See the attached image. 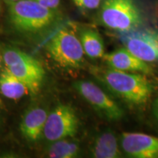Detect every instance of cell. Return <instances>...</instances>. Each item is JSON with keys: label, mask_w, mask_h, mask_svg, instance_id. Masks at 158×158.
Listing matches in <instances>:
<instances>
[{"label": "cell", "mask_w": 158, "mask_h": 158, "mask_svg": "<svg viewBox=\"0 0 158 158\" xmlns=\"http://www.w3.org/2000/svg\"><path fill=\"white\" fill-rule=\"evenodd\" d=\"M102 79L113 93L134 106L147 103L153 92L150 82L140 74L110 68L102 73Z\"/></svg>", "instance_id": "obj_1"}, {"label": "cell", "mask_w": 158, "mask_h": 158, "mask_svg": "<svg viewBox=\"0 0 158 158\" xmlns=\"http://www.w3.org/2000/svg\"><path fill=\"white\" fill-rule=\"evenodd\" d=\"M9 18L13 27L23 33L45 30L54 22V10L34 0H18L9 5Z\"/></svg>", "instance_id": "obj_2"}, {"label": "cell", "mask_w": 158, "mask_h": 158, "mask_svg": "<svg viewBox=\"0 0 158 158\" xmlns=\"http://www.w3.org/2000/svg\"><path fill=\"white\" fill-rule=\"evenodd\" d=\"M101 23L119 33L139 28L143 17L133 0H103L100 12Z\"/></svg>", "instance_id": "obj_3"}, {"label": "cell", "mask_w": 158, "mask_h": 158, "mask_svg": "<svg viewBox=\"0 0 158 158\" xmlns=\"http://www.w3.org/2000/svg\"><path fill=\"white\" fill-rule=\"evenodd\" d=\"M2 56L6 68L24 83L29 92L33 94L38 93L45 73L40 62L27 53L15 48L6 49Z\"/></svg>", "instance_id": "obj_4"}, {"label": "cell", "mask_w": 158, "mask_h": 158, "mask_svg": "<svg viewBox=\"0 0 158 158\" xmlns=\"http://www.w3.org/2000/svg\"><path fill=\"white\" fill-rule=\"evenodd\" d=\"M47 52L63 68H76L84 62V51L80 39L68 29H62L45 45Z\"/></svg>", "instance_id": "obj_5"}, {"label": "cell", "mask_w": 158, "mask_h": 158, "mask_svg": "<svg viewBox=\"0 0 158 158\" xmlns=\"http://www.w3.org/2000/svg\"><path fill=\"white\" fill-rule=\"evenodd\" d=\"M124 48L145 62H158V31L136 29L119 33Z\"/></svg>", "instance_id": "obj_6"}, {"label": "cell", "mask_w": 158, "mask_h": 158, "mask_svg": "<svg viewBox=\"0 0 158 158\" xmlns=\"http://www.w3.org/2000/svg\"><path fill=\"white\" fill-rule=\"evenodd\" d=\"M78 127L79 120L75 110L67 105H59L48 114L43 135L48 141L54 142L73 137Z\"/></svg>", "instance_id": "obj_7"}, {"label": "cell", "mask_w": 158, "mask_h": 158, "mask_svg": "<svg viewBox=\"0 0 158 158\" xmlns=\"http://www.w3.org/2000/svg\"><path fill=\"white\" fill-rule=\"evenodd\" d=\"M74 86L79 94L106 119L118 121L123 117L124 110L117 102L94 83L79 81Z\"/></svg>", "instance_id": "obj_8"}, {"label": "cell", "mask_w": 158, "mask_h": 158, "mask_svg": "<svg viewBox=\"0 0 158 158\" xmlns=\"http://www.w3.org/2000/svg\"><path fill=\"white\" fill-rule=\"evenodd\" d=\"M120 143L124 152L133 158H158V138L140 133H124Z\"/></svg>", "instance_id": "obj_9"}, {"label": "cell", "mask_w": 158, "mask_h": 158, "mask_svg": "<svg viewBox=\"0 0 158 158\" xmlns=\"http://www.w3.org/2000/svg\"><path fill=\"white\" fill-rule=\"evenodd\" d=\"M102 57L106 64L114 70L143 74L152 73V70L147 62L138 59L125 48L116 49L113 52L104 54Z\"/></svg>", "instance_id": "obj_10"}, {"label": "cell", "mask_w": 158, "mask_h": 158, "mask_svg": "<svg viewBox=\"0 0 158 158\" xmlns=\"http://www.w3.org/2000/svg\"><path fill=\"white\" fill-rule=\"evenodd\" d=\"M48 113L42 108L36 107L29 110L20 124L22 135L29 141H37L43 133Z\"/></svg>", "instance_id": "obj_11"}, {"label": "cell", "mask_w": 158, "mask_h": 158, "mask_svg": "<svg viewBox=\"0 0 158 158\" xmlns=\"http://www.w3.org/2000/svg\"><path fill=\"white\" fill-rule=\"evenodd\" d=\"M91 154L96 158H117L121 157L115 134L106 130L95 138L91 148Z\"/></svg>", "instance_id": "obj_12"}, {"label": "cell", "mask_w": 158, "mask_h": 158, "mask_svg": "<svg viewBox=\"0 0 158 158\" xmlns=\"http://www.w3.org/2000/svg\"><path fill=\"white\" fill-rule=\"evenodd\" d=\"M0 91L6 98L14 100L21 98L29 92L24 83L6 68L0 74Z\"/></svg>", "instance_id": "obj_13"}, {"label": "cell", "mask_w": 158, "mask_h": 158, "mask_svg": "<svg viewBox=\"0 0 158 158\" xmlns=\"http://www.w3.org/2000/svg\"><path fill=\"white\" fill-rule=\"evenodd\" d=\"M84 54L92 59L101 58L104 55V43L98 32L93 29H84L80 34Z\"/></svg>", "instance_id": "obj_14"}, {"label": "cell", "mask_w": 158, "mask_h": 158, "mask_svg": "<svg viewBox=\"0 0 158 158\" xmlns=\"http://www.w3.org/2000/svg\"><path fill=\"white\" fill-rule=\"evenodd\" d=\"M80 152L79 144L76 141L61 139L54 141L49 147L48 155L52 158H73Z\"/></svg>", "instance_id": "obj_15"}, {"label": "cell", "mask_w": 158, "mask_h": 158, "mask_svg": "<svg viewBox=\"0 0 158 158\" xmlns=\"http://www.w3.org/2000/svg\"><path fill=\"white\" fill-rule=\"evenodd\" d=\"M73 2L81 9L94 10L100 5L102 0H73Z\"/></svg>", "instance_id": "obj_16"}, {"label": "cell", "mask_w": 158, "mask_h": 158, "mask_svg": "<svg viewBox=\"0 0 158 158\" xmlns=\"http://www.w3.org/2000/svg\"><path fill=\"white\" fill-rule=\"evenodd\" d=\"M40 5L50 9H56L60 4V0H34Z\"/></svg>", "instance_id": "obj_17"}, {"label": "cell", "mask_w": 158, "mask_h": 158, "mask_svg": "<svg viewBox=\"0 0 158 158\" xmlns=\"http://www.w3.org/2000/svg\"><path fill=\"white\" fill-rule=\"evenodd\" d=\"M155 113L158 119V99L156 100L155 104Z\"/></svg>", "instance_id": "obj_18"}, {"label": "cell", "mask_w": 158, "mask_h": 158, "mask_svg": "<svg viewBox=\"0 0 158 158\" xmlns=\"http://www.w3.org/2000/svg\"><path fill=\"white\" fill-rule=\"evenodd\" d=\"M8 1H10V2H15V1H18V0H8Z\"/></svg>", "instance_id": "obj_19"}, {"label": "cell", "mask_w": 158, "mask_h": 158, "mask_svg": "<svg viewBox=\"0 0 158 158\" xmlns=\"http://www.w3.org/2000/svg\"><path fill=\"white\" fill-rule=\"evenodd\" d=\"M0 64H1V57H0Z\"/></svg>", "instance_id": "obj_20"}]
</instances>
